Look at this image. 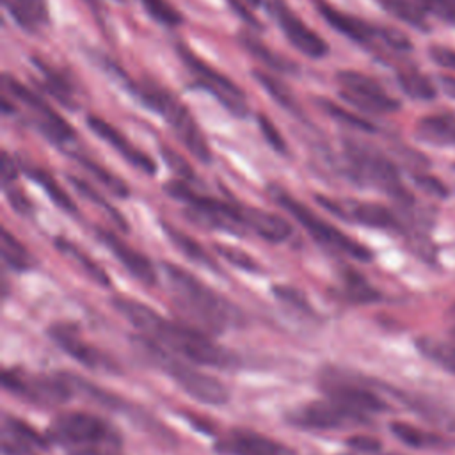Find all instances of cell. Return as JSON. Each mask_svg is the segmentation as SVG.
Instances as JSON below:
<instances>
[{
	"label": "cell",
	"instance_id": "1",
	"mask_svg": "<svg viewBox=\"0 0 455 455\" xmlns=\"http://www.w3.org/2000/svg\"><path fill=\"white\" fill-rule=\"evenodd\" d=\"M110 302L119 315L142 332V336L156 341L187 361L215 368H229L236 364V357L212 338L194 327L165 320L140 300L114 295Z\"/></svg>",
	"mask_w": 455,
	"mask_h": 455
},
{
	"label": "cell",
	"instance_id": "2",
	"mask_svg": "<svg viewBox=\"0 0 455 455\" xmlns=\"http://www.w3.org/2000/svg\"><path fill=\"white\" fill-rule=\"evenodd\" d=\"M164 270L174 304L203 329L222 332L236 322L238 311L192 272L174 263H164Z\"/></svg>",
	"mask_w": 455,
	"mask_h": 455
},
{
	"label": "cell",
	"instance_id": "3",
	"mask_svg": "<svg viewBox=\"0 0 455 455\" xmlns=\"http://www.w3.org/2000/svg\"><path fill=\"white\" fill-rule=\"evenodd\" d=\"M108 68L112 69V73L117 78H123V82L126 84V89L149 110L158 112L165 123L171 126V130L174 132L176 139L201 162L208 164L212 160V151L210 146L199 128V124L196 123V119L192 117L190 110L169 91H165L164 87H160L158 84L151 82V80H142V82H135L130 76L124 75V71L121 68H117L116 64H108Z\"/></svg>",
	"mask_w": 455,
	"mask_h": 455
},
{
	"label": "cell",
	"instance_id": "4",
	"mask_svg": "<svg viewBox=\"0 0 455 455\" xmlns=\"http://www.w3.org/2000/svg\"><path fill=\"white\" fill-rule=\"evenodd\" d=\"M133 343L146 361L167 373L194 400L210 405H222L229 400V391L219 379L181 361L176 354L162 348L156 341L140 334L133 338Z\"/></svg>",
	"mask_w": 455,
	"mask_h": 455
},
{
	"label": "cell",
	"instance_id": "5",
	"mask_svg": "<svg viewBox=\"0 0 455 455\" xmlns=\"http://www.w3.org/2000/svg\"><path fill=\"white\" fill-rule=\"evenodd\" d=\"M268 194L270 197L281 206L284 208L295 220H299V224L323 247H329L331 251L347 254L354 259L359 261H370L371 259V252L368 247H364L363 243H359L357 240L350 238L348 235H345L343 231H339L336 226L325 222L323 219H320L315 212H311L304 203H300L299 199H295L290 192H286L283 187L279 185H270L268 187Z\"/></svg>",
	"mask_w": 455,
	"mask_h": 455
},
{
	"label": "cell",
	"instance_id": "6",
	"mask_svg": "<svg viewBox=\"0 0 455 455\" xmlns=\"http://www.w3.org/2000/svg\"><path fill=\"white\" fill-rule=\"evenodd\" d=\"M165 192L174 199L185 203L188 217L203 226L224 229L233 235H243L245 231H249L247 206H238L228 201L197 194L183 181L165 183Z\"/></svg>",
	"mask_w": 455,
	"mask_h": 455
},
{
	"label": "cell",
	"instance_id": "7",
	"mask_svg": "<svg viewBox=\"0 0 455 455\" xmlns=\"http://www.w3.org/2000/svg\"><path fill=\"white\" fill-rule=\"evenodd\" d=\"M50 443L64 448H85V446H116L121 444L119 432L103 418L91 412H62L46 430Z\"/></svg>",
	"mask_w": 455,
	"mask_h": 455
},
{
	"label": "cell",
	"instance_id": "8",
	"mask_svg": "<svg viewBox=\"0 0 455 455\" xmlns=\"http://www.w3.org/2000/svg\"><path fill=\"white\" fill-rule=\"evenodd\" d=\"M345 156H347V171L357 183H366L377 187L389 196H393L400 203H412L411 194L400 181L398 171L391 160H387L379 151L357 144L354 140L345 142Z\"/></svg>",
	"mask_w": 455,
	"mask_h": 455
},
{
	"label": "cell",
	"instance_id": "9",
	"mask_svg": "<svg viewBox=\"0 0 455 455\" xmlns=\"http://www.w3.org/2000/svg\"><path fill=\"white\" fill-rule=\"evenodd\" d=\"M2 87L4 94L12 98L11 101L20 103L27 110L28 123L34 124L50 142L64 146L75 139L73 126L68 124L64 117H60L39 94L23 85L18 78H14L9 73H4Z\"/></svg>",
	"mask_w": 455,
	"mask_h": 455
},
{
	"label": "cell",
	"instance_id": "10",
	"mask_svg": "<svg viewBox=\"0 0 455 455\" xmlns=\"http://www.w3.org/2000/svg\"><path fill=\"white\" fill-rule=\"evenodd\" d=\"M176 52L181 62L194 75L197 87L213 94L215 100L229 110L236 117H245L249 114V105L245 100V92L226 75L206 64L201 57H197L185 43L176 44Z\"/></svg>",
	"mask_w": 455,
	"mask_h": 455
},
{
	"label": "cell",
	"instance_id": "11",
	"mask_svg": "<svg viewBox=\"0 0 455 455\" xmlns=\"http://www.w3.org/2000/svg\"><path fill=\"white\" fill-rule=\"evenodd\" d=\"M2 384L11 393L36 403L41 407H55L69 400L75 391L68 375L52 377V375H36L25 373L18 368L4 370Z\"/></svg>",
	"mask_w": 455,
	"mask_h": 455
},
{
	"label": "cell",
	"instance_id": "12",
	"mask_svg": "<svg viewBox=\"0 0 455 455\" xmlns=\"http://www.w3.org/2000/svg\"><path fill=\"white\" fill-rule=\"evenodd\" d=\"M336 82L341 98L363 112L391 114L400 108V101L387 94L375 78L364 73L343 69L336 73Z\"/></svg>",
	"mask_w": 455,
	"mask_h": 455
},
{
	"label": "cell",
	"instance_id": "13",
	"mask_svg": "<svg viewBox=\"0 0 455 455\" xmlns=\"http://www.w3.org/2000/svg\"><path fill=\"white\" fill-rule=\"evenodd\" d=\"M288 421L295 427L307 430H332L368 423V418L347 409L345 405L327 396L325 400H316L295 409L288 414Z\"/></svg>",
	"mask_w": 455,
	"mask_h": 455
},
{
	"label": "cell",
	"instance_id": "14",
	"mask_svg": "<svg viewBox=\"0 0 455 455\" xmlns=\"http://www.w3.org/2000/svg\"><path fill=\"white\" fill-rule=\"evenodd\" d=\"M268 12L277 21L281 32L290 41V44L311 59H322L329 46L327 43L313 30L309 28L290 7L284 0H268L267 2Z\"/></svg>",
	"mask_w": 455,
	"mask_h": 455
},
{
	"label": "cell",
	"instance_id": "15",
	"mask_svg": "<svg viewBox=\"0 0 455 455\" xmlns=\"http://www.w3.org/2000/svg\"><path fill=\"white\" fill-rule=\"evenodd\" d=\"M316 201L327 208L331 213L359 222L368 228H379V229H396L400 228V222L396 215L377 203H361V201H338L325 196H316Z\"/></svg>",
	"mask_w": 455,
	"mask_h": 455
},
{
	"label": "cell",
	"instance_id": "16",
	"mask_svg": "<svg viewBox=\"0 0 455 455\" xmlns=\"http://www.w3.org/2000/svg\"><path fill=\"white\" fill-rule=\"evenodd\" d=\"M322 386L329 398H332L334 402L345 405L347 409H350L364 418H370V414L382 412L387 409L386 402L377 393H373L371 389H366L355 382H350L347 379H339V377H332V375L325 373Z\"/></svg>",
	"mask_w": 455,
	"mask_h": 455
},
{
	"label": "cell",
	"instance_id": "17",
	"mask_svg": "<svg viewBox=\"0 0 455 455\" xmlns=\"http://www.w3.org/2000/svg\"><path fill=\"white\" fill-rule=\"evenodd\" d=\"M315 5H316V11L320 12V16L334 30L347 36L348 39H352L363 46H368V48L384 46V27L371 25L357 16L338 11L336 7L327 4V0H315Z\"/></svg>",
	"mask_w": 455,
	"mask_h": 455
},
{
	"label": "cell",
	"instance_id": "18",
	"mask_svg": "<svg viewBox=\"0 0 455 455\" xmlns=\"http://www.w3.org/2000/svg\"><path fill=\"white\" fill-rule=\"evenodd\" d=\"M48 336L73 359H76L80 364L100 370V368H114L110 359L103 355L96 347L87 343L82 336L76 325L73 323H53L48 329Z\"/></svg>",
	"mask_w": 455,
	"mask_h": 455
},
{
	"label": "cell",
	"instance_id": "19",
	"mask_svg": "<svg viewBox=\"0 0 455 455\" xmlns=\"http://www.w3.org/2000/svg\"><path fill=\"white\" fill-rule=\"evenodd\" d=\"M222 455H297L290 446L249 430H233L217 441Z\"/></svg>",
	"mask_w": 455,
	"mask_h": 455
},
{
	"label": "cell",
	"instance_id": "20",
	"mask_svg": "<svg viewBox=\"0 0 455 455\" xmlns=\"http://www.w3.org/2000/svg\"><path fill=\"white\" fill-rule=\"evenodd\" d=\"M87 126L91 128V132L101 137L108 146H112L133 167H137L146 174H155L156 164L153 162V158L142 149H139L137 146H133L130 139H126L116 126H112L110 123H107L98 116H87Z\"/></svg>",
	"mask_w": 455,
	"mask_h": 455
},
{
	"label": "cell",
	"instance_id": "21",
	"mask_svg": "<svg viewBox=\"0 0 455 455\" xmlns=\"http://www.w3.org/2000/svg\"><path fill=\"white\" fill-rule=\"evenodd\" d=\"M96 235L137 281L148 286H153L156 283V272L151 261L148 259V256L135 251L132 245H128L124 240H121L117 235H114L108 229L98 228Z\"/></svg>",
	"mask_w": 455,
	"mask_h": 455
},
{
	"label": "cell",
	"instance_id": "22",
	"mask_svg": "<svg viewBox=\"0 0 455 455\" xmlns=\"http://www.w3.org/2000/svg\"><path fill=\"white\" fill-rule=\"evenodd\" d=\"M48 437L20 418L5 416L2 425V453L4 455H36L48 446Z\"/></svg>",
	"mask_w": 455,
	"mask_h": 455
},
{
	"label": "cell",
	"instance_id": "23",
	"mask_svg": "<svg viewBox=\"0 0 455 455\" xmlns=\"http://www.w3.org/2000/svg\"><path fill=\"white\" fill-rule=\"evenodd\" d=\"M416 133L421 140L434 146H455V114H430L418 121Z\"/></svg>",
	"mask_w": 455,
	"mask_h": 455
},
{
	"label": "cell",
	"instance_id": "24",
	"mask_svg": "<svg viewBox=\"0 0 455 455\" xmlns=\"http://www.w3.org/2000/svg\"><path fill=\"white\" fill-rule=\"evenodd\" d=\"M247 226H249V231H254L259 238L274 243L284 242L291 233V226L283 217L272 212L249 208V206H247Z\"/></svg>",
	"mask_w": 455,
	"mask_h": 455
},
{
	"label": "cell",
	"instance_id": "25",
	"mask_svg": "<svg viewBox=\"0 0 455 455\" xmlns=\"http://www.w3.org/2000/svg\"><path fill=\"white\" fill-rule=\"evenodd\" d=\"M238 41L245 48V52H249L254 59L263 62L267 68H270V69H274L277 73H295L297 71V64L293 60L283 57L277 52H274L272 48H268L254 34L243 30V32L238 34Z\"/></svg>",
	"mask_w": 455,
	"mask_h": 455
},
{
	"label": "cell",
	"instance_id": "26",
	"mask_svg": "<svg viewBox=\"0 0 455 455\" xmlns=\"http://www.w3.org/2000/svg\"><path fill=\"white\" fill-rule=\"evenodd\" d=\"M34 64L39 68L41 75H43V87L48 94H52L59 103H62L66 108H78L76 98H75V89L71 85V82L68 80V76L60 71H57L55 68L48 66L44 60L41 59H34Z\"/></svg>",
	"mask_w": 455,
	"mask_h": 455
},
{
	"label": "cell",
	"instance_id": "27",
	"mask_svg": "<svg viewBox=\"0 0 455 455\" xmlns=\"http://www.w3.org/2000/svg\"><path fill=\"white\" fill-rule=\"evenodd\" d=\"M12 20L28 32H34L41 25L48 23V4L46 0H5Z\"/></svg>",
	"mask_w": 455,
	"mask_h": 455
},
{
	"label": "cell",
	"instance_id": "28",
	"mask_svg": "<svg viewBox=\"0 0 455 455\" xmlns=\"http://www.w3.org/2000/svg\"><path fill=\"white\" fill-rule=\"evenodd\" d=\"M416 348L435 366L455 375V341L439 339L434 336H419L416 339Z\"/></svg>",
	"mask_w": 455,
	"mask_h": 455
},
{
	"label": "cell",
	"instance_id": "29",
	"mask_svg": "<svg viewBox=\"0 0 455 455\" xmlns=\"http://www.w3.org/2000/svg\"><path fill=\"white\" fill-rule=\"evenodd\" d=\"M21 169L25 171V174H27L30 180H34V181L48 194V197H50L59 208H62V210L68 212V213H76V206H75L73 199L66 194V190L57 183V180H55L48 171H44V169H41V167H37V165L27 164V162L21 164Z\"/></svg>",
	"mask_w": 455,
	"mask_h": 455
},
{
	"label": "cell",
	"instance_id": "30",
	"mask_svg": "<svg viewBox=\"0 0 455 455\" xmlns=\"http://www.w3.org/2000/svg\"><path fill=\"white\" fill-rule=\"evenodd\" d=\"M252 76L258 80V84L263 87V91L268 92L275 100L277 105H281L293 116H302V108H300L299 100L295 98L293 91L288 85H284L279 78H275L274 75L261 71V69H254Z\"/></svg>",
	"mask_w": 455,
	"mask_h": 455
},
{
	"label": "cell",
	"instance_id": "31",
	"mask_svg": "<svg viewBox=\"0 0 455 455\" xmlns=\"http://www.w3.org/2000/svg\"><path fill=\"white\" fill-rule=\"evenodd\" d=\"M164 229H165L169 240H171L188 259H192V261H196V263H201L203 267H206V268H210V270H219V265L215 263V259L208 254V251H206L197 240H194V238L188 236L187 233H183V231H180L178 228L169 226V224H164Z\"/></svg>",
	"mask_w": 455,
	"mask_h": 455
},
{
	"label": "cell",
	"instance_id": "32",
	"mask_svg": "<svg viewBox=\"0 0 455 455\" xmlns=\"http://www.w3.org/2000/svg\"><path fill=\"white\" fill-rule=\"evenodd\" d=\"M55 245L57 249L66 254L71 261H75L89 279H92L94 283L101 284V286H108L110 284V279H108V274L87 254L84 252L80 247H76L73 242L66 240V238H57L55 240Z\"/></svg>",
	"mask_w": 455,
	"mask_h": 455
},
{
	"label": "cell",
	"instance_id": "33",
	"mask_svg": "<svg viewBox=\"0 0 455 455\" xmlns=\"http://www.w3.org/2000/svg\"><path fill=\"white\" fill-rule=\"evenodd\" d=\"M0 252H2L4 263L9 265L12 270L23 272L32 267V259L25 245L5 228L2 229V236H0Z\"/></svg>",
	"mask_w": 455,
	"mask_h": 455
},
{
	"label": "cell",
	"instance_id": "34",
	"mask_svg": "<svg viewBox=\"0 0 455 455\" xmlns=\"http://www.w3.org/2000/svg\"><path fill=\"white\" fill-rule=\"evenodd\" d=\"M396 78H398V84L402 87V91L414 98V100H432L435 96V85L434 82L423 75L421 71H416V69H402L396 73Z\"/></svg>",
	"mask_w": 455,
	"mask_h": 455
},
{
	"label": "cell",
	"instance_id": "35",
	"mask_svg": "<svg viewBox=\"0 0 455 455\" xmlns=\"http://www.w3.org/2000/svg\"><path fill=\"white\" fill-rule=\"evenodd\" d=\"M75 158L78 160V164L91 174L94 176L108 192H112L117 197H128L130 196V188L128 185L116 174H112L107 167L100 165L98 162H94L92 158L85 156V155H75Z\"/></svg>",
	"mask_w": 455,
	"mask_h": 455
},
{
	"label": "cell",
	"instance_id": "36",
	"mask_svg": "<svg viewBox=\"0 0 455 455\" xmlns=\"http://www.w3.org/2000/svg\"><path fill=\"white\" fill-rule=\"evenodd\" d=\"M393 435L396 439H400L403 444L407 446H412V448H432V446H439L443 441L441 437L430 434V432H425L411 423H405V421H393L389 425Z\"/></svg>",
	"mask_w": 455,
	"mask_h": 455
},
{
	"label": "cell",
	"instance_id": "37",
	"mask_svg": "<svg viewBox=\"0 0 455 455\" xmlns=\"http://www.w3.org/2000/svg\"><path fill=\"white\" fill-rule=\"evenodd\" d=\"M341 277H343V293L348 300L355 304H366L380 297L379 291L359 272L347 268Z\"/></svg>",
	"mask_w": 455,
	"mask_h": 455
},
{
	"label": "cell",
	"instance_id": "38",
	"mask_svg": "<svg viewBox=\"0 0 455 455\" xmlns=\"http://www.w3.org/2000/svg\"><path fill=\"white\" fill-rule=\"evenodd\" d=\"M386 11H389L398 20L405 21L407 25H412L416 28H427V18L425 9L416 0H380Z\"/></svg>",
	"mask_w": 455,
	"mask_h": 455
},
{
	"label": "cell",
	"instance_id": "39",
	"mask_svg": "<svg viewBox=\"0 0 455 455\" xmlns=\"http://www.w3.org/2000/svg\"><path fill=\"white\" fill-rule=\"evenodd\" d=\"M316 103H318V107H320L329 117H332L334 121L341 123L343 126H350V128L363 130V132H375V126H373L368 119H364V117H361V116H357V114L348 112L347 108L336 105V103L331 101V100L318 98Z\"/></svg>",
	"mask_w": 455,
	"mask_h": 455
},
{
	"label": "cell",
	"instance_id": "40",
	"mask_svg": "<svg viewBox=\"0 0 455 455\" xmlns=\"http://www.w3.org/2000/svg\"><path fill=\"white\" fill-rule=\"evenodd\" d=\"M140 5L151 20L165 27H178L183 23L181 12L167 0H140Z\"/></svg>",
	"mask_w": 455,
	"mask_h": 455
},
{
	"label": "cell",
	"instance_id": "41",
	"mask_svg": "<svg viewBox=\"0 0 455 455\" xmlns=\"http://www.w3.org/2000/svg\"><path fill=\"white\" fill-rule=\"evenodd\" d=\"M69 178V183L75 187V190L78 192V194H82L85 199H89L91 203H94V204H98L100 208H103L112 219H114V222L121 228V229H126L128 226H126V222H124V219H123V215L114 208V206H110V203L94 188V187H91L87 181H84V180H80V178H76V176H68Z\"/></svg>",
	"mask_w": 455,
	"mask_h": 455
},
{
	"label": "cell",
	"instance_id": "42",
	"mask_svg": "<svg viewBox=\"0 0 455 455\" xmlns=\"http://www.w3.org/2000/svg\"><path fill=\"white\" fill-rule=\"evenodd\" d=\"M215 251L226 258L231 265L245 270V272H258L259 270V265L256 259H252L247 252H243L242 249H236V247H231V245H224V243H215L213 245Z\"/></svg>",
	"mask_w": 455,
	"mask_h": 455
},
{
	"label": "cell",
	"instance_id": "43",
	"mask_svg": "<svg viewBox=\"0 0 455 455\" xmlns=\"http://www.w3.org/2000/svg\"><path fill=\"white\" fill-rule=\"evenodd\" d=\"M258 124H259V130H261L265 140L272 146L274 151H277V153H281V155L288 153V146H286L283 135L279 133V130L275 128V124H274L265 114H259V116H258Z\"/></svg>",
	"mask_w": 455,
	"mask_h": 455
},
{
	"label": "cell",
	"instance_id": "44",
	"mask_svg": "<svg viewBox=\"0 0 455 455\" xmlns=\"http://www.w3.org/2000/svg\"><path fill=\"white\" fill-rule=\"evenodd\" d=\"M272 291H274V295H275L277 299H281L283 302H286V304L293 306L295 309L304 311V313H309V315L313 313V309H311L309 302L306 300V297H304L299 290L290 288V286H274V288H272Z\"/></svg>",
	"mask_w": 455,
	"mask_h": 455
},
{
	"label": "cell",
	"instance_id": "45",
	"mask_svg": "<svg viewBox=\"0 0 455 455\" xmlns=\"http://www.w3.org/2000/svg\"><path fill=\"white\" fill-rule=\"evenodd\" d=\"M425 11L455 25V0H416Z\"/></svg>",
	"mask_w": 455,
	"mask_h": 455
},
{
	"label": "cell",
	"instance_id": "46",
	"mask_svg": "<svg viewBox=\"0 0 455 455\" xmlns=\"http://www.w3.org/2000/svg\"><path fill=\"white\" fill-rule=\"evenodd\" d=\"M4 187V192L12 206V210H16L18 213L21 215H28L32 212V206H30V201L27 199V196L21 192L20 187H16L14 183H9V185H2Z\"/></svg>",
	"mask_w": 455,
	"mask_h": 455
},
{
	"label": "cell",
	"instance_id": "47",
	"mask_svg": "<svg viewBox=\"0 0 455 455\" xmlns=\"http://www.w3.org/2000/svg\"><path fill=\"white\" fill-rule=\"evenodd\" d=\"M162 156H164V160L169 164V167H171L174 172H178L180 176H183V178H192V176H194L190 165H188V164L183 160V156L178 155L174 149L162 146Z\"/></svg>",
	"mask_w": 455,
	"mask_h": 455
},
{
	"label": "cell",
	"instance_id": "48",
	"mask_svg": "<svg viewBox=\"0 0 455 455\" xmlns=\"http://www.w3.org/2000/svg\"><path fill=\"white\" fill-rule=\"evenodd\" d=\"M430 57L439 66L448 68V69H455V50L453 48L435 44V46L430 48Z\"/></svg>",
	"mask_w": 455,
	"mask_h": 455
},
{
	"label": "cell",
	"instance_id": "49",
	"mask_svg": "<svg viewBox=\"0 0 455 455\" xmlns=\"http://www.w3.org/2000/svg\"><path fill=\"white\" fill-rule=\"evenodd\" d=\"M2 185H9V183H14L16 181V176H18V167H16V162L14 158H11V155L7 151L2 153Z\"/></svg>",
	"mask_w": 455,
	"mask_h": 455
},
{
	"label": "cell",
	"instance_id": "50",
	"mask_svg": "<svg viewBox=\"0 0 455 455\" xmlns=\"http://www.w3.org/2000/svg\"><path fill=\"white\" fill-rule=\"evenodd\" d=\"M347 443L354 450H361V451H377L380 448V443L370 435H354Z\"/></svg>",
	"mask_w": 455,
	"mask_h": 455
},
{
	"label": "cell",
	"instance_id": "51",
	"mask_svg": "<svg viewBox=\"0 0 455 455\" xmlns=\"http://www.w3.org/2000/svg\"><path fill=\"white\" fill-rule=\"evenodd\" d=\"M68 455H121L116 446H85V448H71Z\"/></svg>",
	"mask_w": 455,
	"mask_h": 455
},
{
	"label": "cell",
	"instance_id": "52",
	"mask_svg": "<svg viewBox=\"0 0 455 455\" xmlns=\"http://www.w3.org/2000/svg\"><path fill=\"white\" fill-rule=\"evenodd\" d=\"M416 181H418V185H421L425 190H428L432 194H439V196L446 194L444 187L437 180H434L430 176H416Z\"/></svg>",
	"mask_w": 455,
	"mask_h": 455
},
{
	"label": "cell",
	"instance_id": "53",
	"mask_svg": "<svg viewBox=\"0 0 455 455\" xmlns=\"http://www.w3.org/2000/svg\"><path fill=\"white\" fill-rule=\"evenodd\" d=\"M229 2V5L247 21V23H251V25H254V27H261L259 25V21L251 14V11L247 9V4H243L242 0H228Z\"/></svg>",
	"mask_w": 455,
	"mask_h": 455
},
{
	"label": "cell",
	"instance_id": "54",
	"mask_svg": "<svg viewBox=\"0 0 455 455\" xmlns=\"http://www.w3.org/2000/svg\"><path fill=\"white\" fill-rule=\"evenodd\" d=\"M441 80V87L444 89V92H448L450 96L455 98V76H450V75H441L439 76Z\"/></svg>",
	"mask_w": 455,
	"mask_h": 455
},
{
	"label": "cell",
	"instance_id": "55",
	"mask_svg": "<svg viewBox=\"0 0 455 455\" xmlns=\"http://www.w3.org/2000/svg\"><path fill=\"white\" fill-rule=\"evenodd\" d=\"M87 5H89V9L96 14V16H101L100 12L103 11V4H101V0H84Z\"/></svg>",
	"mask_w": 455,
	"mask_h": 455
},
{
	"label": "cell",
	"instance_id": "56",
	"mask_svg": "<svg viewBox=\"0 0 455 455\" xmlns=\"http://www.w3.org/2000/svg\"><path fill=\"white\" fill-rule=\"evenodd\" d=\"M448 316H450V320L453 322V327H455V304H453V307L450 309V313H448Z\"/></svg>",
	"mask_w": 455,
	"mask_h": 455
},
{
	"label": "cell",
	"instance_id": "57",
	"mask_svg": "<svg viewBox=\"0 0 455 455\" xmlns=\"http://www.w3.org/2000/svg\"><path fill=\"white\" fill-rule=\"evenodd\" d=\"M243 4H247V5H251V7H256L258 4H259V0H242Z\"/></svg>",
	"mask_w": 455,
	"mask_h": 455
},
{
	"label": "cell",
	"instance_id": "58",
	"mask_svg": "<svg viewBox=\"0 0 455 455\" xmlns=\"http://www.w3.org/2000/svg\"><path fill=\"white\" fill-rule=\"evenodd\" d=\"M453 338H455V327H453Z\"/></svg>",
	"mask_w": 455,
	"mask_h": 455
}]
</instances>
